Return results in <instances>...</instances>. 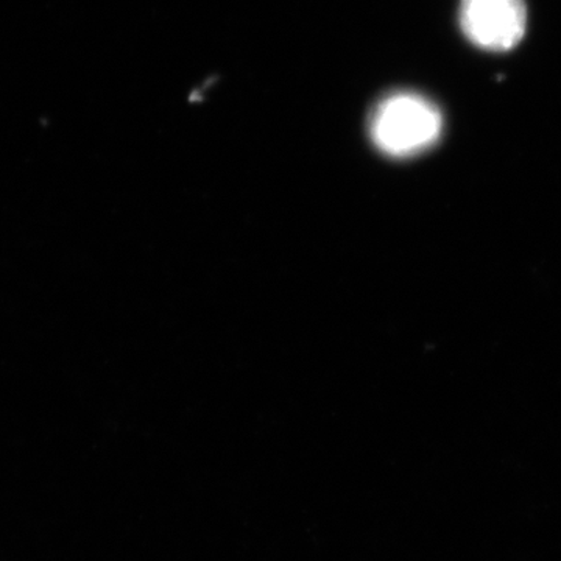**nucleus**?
Masks as SVG:
<instances>
[{"mask_svg": "<svg viewBox=\"0 0 561 561\" xmlns=\"http://www.w3.org/2000/svg\"><path fill=\"white\" fill-rule=\"evenodd\" d=\"M440 110L415 92L383 99L370 122L373 142L389 157L408 158L430 149L440 138Z\"/></svg>", "mask_w": 561, "mask_h": 561, "instance_id": "nucleus-1", "label": "nucleus"}, {"mask_svg": "<svg viewBox=\"0 0 561 561\" xmlns=\"http://www.w3.org/2000/svg\"><path fill=\"white\" fill-rule=\"evenodd\" d=\"M526 24L524 0H461V31L482 49H512L523 39Z\"/></svg>", "mask_w": 561, "mask_h": 561, "instance_id": "nucleus-2", "label": "nucleus"}]
</instances>
